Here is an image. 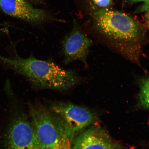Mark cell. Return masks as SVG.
I'll return each mask as SVG.
<instances>
[{
  "label": "cell",
  "instance_id": "cell-1",
  "mask_svg": "<svg viewBox=\"0 0 149 149\" xmlns=\"http://www.w3.org/2000/svg\"><path fill=\"white\" fill-rule=\"evenodd\" d=\"M10 54L8 57L0 55V61L36 88L67 91L82 81L75 71L63 68L51 59L40 60L32 55L24 58L18 55L14 46L10 48Z\"/></svg>",
  "mask_w": 149,
  "mask_h": 149
},
{
  "label": "cell",
  "instance_id": "cell-2",
  "mask_svg": "<svg viewBox=\"0 0 149 149\" xmlns=\"http://www.w3.org/2000/svg\"><path fill=\"white\" fill-rule=\"evenodd\" d=\"M93 18L99 30L113 40L137 42L143 37L142 28L138 22L122 13L100 9L94 12Z\"/></svg>",
  "mask_w": 149,
  "mask_h": 149
},
{
  "label": "cell",
  "instance_id": "cell-3",
  "mask_svg": "<svg viewBox=\"0 0 149 149\" xmlns=\"http://www.w3.org/2000/svg\"><path fill=\"white\" fill-rule=\"evenodd\" d=\"M10 118L5 134L4 149H45L37 137L31 119L22 110L13 95L9 96Z\"/></svg>",
  "mask_w": 149,
  "mask_h": 149
},
{
  "label": "cell",
  "instance_id": "cell-4",
  "mask_svg": "<svg viewBox=\"0 0 149 149\" xmlns=\"http://www.w3.org/2000/svg\"><path fill=\"white\" fill-rule=\"evenodd\" d=\"M30 118L35 133L45 149H72L64 128L48 108L30 105Z\"/></svg>",
  "mask_w": 149,
  "mask_h": 149
},
{
  "label": "cell",
  "instance_id": "cell-5",
  "mask_svg": "<svg viewBox=\"0 0 149 149\" xmlns=\"http://www.w3.org/2000/svg\"><path fill=\"white\" fill-rule=\"evenodd\" d=\"M48 108L64 128L72 144L94 120V115L89 109L70 102H54Z\"/></svg>",
  "mask_w": 149,
  "mask_h": 149
},
{
  "label": "cell",
  "instance_id": "cell-6",
  "mask_svg": "<svg viewBox=\"0 0 149 149\" xmlns=\"http://www.w3.org/2000/svg\"><path fill=\"white\" fill-rule=\"evenodd\" d=\"M91 44L90 39L86 36L74 19L72 30L65 37L62 42L64 64L68 65L79 61L86 65L87 57Z\"/></svg>",
  "mask_w": 149,
  "mask_h": 149
},
{
  "label": "cell",
  "instance_id": "cell-7",
  "mask_svg": "<svg viewBox=\"0 0 149 149\" xmlns=\"http://www.w3.org/2000/svg\"><path fill=\"white\" fill-rule=\"evenodd\" d=\"M0 8L9 16L30 23H41L48 18L45 11L26 0H0Z\"/></svg>",
  "mask_w": 149,
  "mask_h": 149
},
{
  "label": "cell",
  "instance_id": "cell-8",
  "mask_svg": "<svg viewBox=\"0 0 149 149\" xmlns=\"http://www.w3.org/2000/svg\"><path fill=\"white\" fill-rule=\"evenodd\" d=\"M116 148L105 130L98 127L86 130L72 144V149H113Z\"/></svg>",
  "mask_w": 149,
  "mask_h": 149
},
{
  "label": "cell",
  "instance_id": "cell-9",
  "mask_svg": "<svg viewBox=\"0 0 149 149\" xmlns=\"http://www.w3.org/2000/svg\"><path fill=\"white\" fill-rule=\"evenodd\" d=\"M139 98L141 105L149 109V76L141 84Z\"/></svg>",
  "mask_w": 149,
  "mask_h": 149
},
{
  "label": "cell",
  "instance_id": "cell-10",
  "mask_svg": "<svg viewBox=\"0 0 149 149\" xmlns=\"http://www.w3.org/2000/svg\"><path fill=\"white\" fill-rule=\"evenodd\" d=\"M136 11L138 13L149 12V0L144 2Z\"/></svg>",
  "mask_w": 149,
  "mask_h": 149
},
{
  "label": "cell",
  "instance_id": "cell-11",
  "mask_svg": "<svg viewBox=\"0 0 149 149\" xmlns=\"http://www.w3.org/2000/svg\"><path fill=\"white\" fill-rule=\"evenodd\" d=\"M95 4L98 6L105 7L109 6L111 3V0H93Z\"/></svg>",
  "mask_w": 149,
  "mask_h": 149
},
{
  "label": "cell",
  "instance_id": "cell-12",
  "mask_svg": "<svg viewBox=\"0 0 149 149\" xmlns=\"http://www.w3.org/2000/svg\"><path fill=\"white\" fill-rule=\"evenodd\" d=\"M146 14L145 16V22H146L147 26L149 29V12L146 13Z\"/></svg>",
  "mask_w": 149,
  "mask_h": 149
},
{
  "label": "cell",
  "instance_id": "cell-13",
  "mask_svg": "<svg viewBox=\"0 0 149 149\" xmlns=\"http://www.w3.org/2000/svg\"><path fill=\"white\" fill-rule=\"evenodd\" d=\"M126 1L130 3H136L140 2H144L147 1V0H125Z\"/></svg>",
  "mask_w": 149,
  "mask_h": 149
},
{
  "label": "cell",
  "instance_id": "cell-14",
  "mask_svg": "<svg viewBox=\"0 0 149 149\" xmlns=\"http://www.w3.org/2000/svg\"><path fill=\"white\" fill-rule=\"evenodd\" d=\"M7 25H6V24H4L3 23H0V27H6ZM0 31H1V30H0ZM1 34V32H0V34Z\"/></svg>",
  "mask_w": 149,
  "mask_h": 149
},
{
  "label": "cell",
  "instance_id": "cell-15",
  "mask_svg": "<svg viewBox=\"0 0 149 149\" xmlns=\"http://www.w3.org/2000/svg\"><path fill=\"white\" fill-rule=\"evenodd\" d=\"M26 1H33L36 2H38L40 1V0H26Z\"/></svg>",
  "mask_w": 149,
  "mask_h": 149
},
{
  "label": "cell",
  "instance_id": "cell-16",
  "mask_svg": "<svg viewBox=\"0 0 149 149\" xmlns=\"http://www.w3.org/2000/svg\"><path fill=\"white\" fill-rule=\"evenodd\" d=\"M113 149H117V147H116V148H113Z\"/></svg>",
  "mask_w": 149,
  "mask_h": 149
}]
</instances>
